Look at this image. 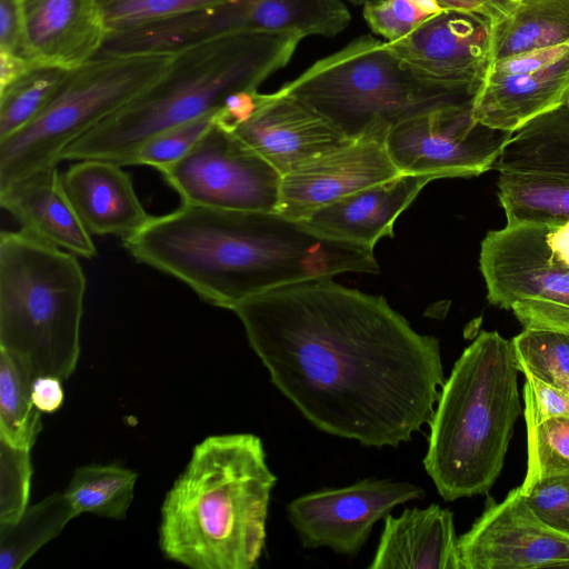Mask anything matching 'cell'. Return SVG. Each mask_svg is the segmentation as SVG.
Masks as SVG:
<instances>
[{
  "mask_svg": "<svg viewBox=\"0 0 569 569\" xmlns=\"http://www.w3.org/2000/svg\"><path fill=\"white\" fill-rule=\"evenodd\" d=\"M526 422H540L549 418H569V395L546 383L531 373H523Z\"/></svg>",
  "mask_w": 569,
  "mask_h": 569,
  "instance_id": "d590c367",
  "label": "cell"
},
{
  "mask_svg": "<svg viewBox=\"0 0 569 569\" xmlns=\"http://www.w3.org/2000/svg\"><path fill=\"white\" fill-rule=\"evenodd\" d=\"M34 378L20 358L0 348V439L17 448L31 449L42 429L31 398Z\"/></svg>",
  "mask_w": 569,
  "mask_h": 569,
  "instance_id": "4316f807",
  "label": "cell"
},
{
  "mask_svg": "<svg viewBox=\"0 0 569 569\" xmlns=\"http://www.w3.org/2000/svg\"><path fill=\"white\" fill-rule=\"evenodd\" d=\"M238 0H97L109 32H119Z\"/></svg>",
  "mask_w": 569,
  "mask_h": 569,
  "instance_id": "4dcf8cb0",
  "label": "cell"
},
{
  "mask_svg": "<svg viewBox=\"0 0 569 569\" xmlns=\"http://www.w3.org/2000/svg\"><path fill=\"white\" fill-rule=\"evenodd\" d=\"M561 106H563L569 111V87L567 88V90L565 92Z\"/></svg>",
  "mask_w": 569,
  "mask_h": 569,
  "instance_id": "b9f144b4",
  "label": "cell"
},
{
  "mask_svg": "<svg viewBox=\"0 0 569 569\" xmlns=\"http://www.w3.org/2000/svg\"><path fill=\"white\" fill-rule=\"evenodd\" d=\"M22 56L71 70L94 58L108 29L97 0H18Z\"/></svg>",
  "mask_w": 569,
  "mask_h": 569,
  "instance_id": "ac0fdd59",
  "label": "cell"
},
{
  "mask_svg": "<svg viewBox=\"0 0 569 569\" xmlns=\"http://www.w3.org/2000/svg\"><path fill=\"white\" fill-rule=\"evenodd\" d=\"M386 47L432 81L479 89L491 63L492 22L480 13L445 9Z\"/></svg>",
  "mask_w": 569,
  "mask_h": 569,
  "instance_id": "9a60e30c",
  "label": "cell"
},
{
  "mask_svg": "<svg viewBox=\"0 0 569 569\" xmlns=\"http://www.w3.org/2000/svg\"><path fill=\"white\" fill-rule=\"evenodd\" d=\"M446 9H461L480 13L488 18L485 7L477 0H438Z\"/></svg>",
  "mask_w": 569,
  "mask_h": 569,
  "instance_id": "60d3db41",
  "label": "cell"
},
{
  "mask_svg": "<svg viewBox=\"0 0 569 569\" xmlns=\"http://www.w3.org/2000/svg\"><path fill=\"white\" fill-rule=\"evenodd\" d=\"M301 39L295 33L240 32L174 53L156 82L72 141L61 161L103 159L128 166L153 136L217 112L233 92L258 90L289 63Z\"/></svg>",
  "mask_w": 569,
  "mask_h": 569,
  "instance_id": "277c9868",
  "label": "cell"
},
{
  "mask_svg": "<svg viewBox=\"0 0 569 569\" xmlns=\"http://www.w3.org/2000/svg\"><path fill=\"white\" fill-rule=\"evenodd\" d=\"M438 0H373L363 6V18L387 42L398 40L445 10Z\"/></svg>",
  "mask_w": 569,
  "mask_h": 569,
  "instance_id": "1f68e13d",
  "label": "cell"
},
{
  "mask_svg": "<svg viewBox=\"0 0 569 569\" xmlns=\"http://www.w3.org/2000/svg\"><path fill=\"white\" fill-rule=\"evenodd\" d=\"M481 3L492 24L508 18L517 8L520 0H477Z\"/></svg>",
  "mask_w": 569,
  "mask_h": 569,
  "instance_id": "ab89813d",
  "label": "cell"
},
{
  "mask_svg": "<svg viewBox=\"0 0 569 569\" xmlns=\"http://www.w3.org/2000/svg\"><path fill=\"white\" fill-rule=\"evenodd\" d=\"M276 483L258 436L207 437L164 497L162 553L192 569L256 568Z\"/></svg>",
  "mask_w": 569,
  "mask_h": 569,
  "instance_id": "3957f363",
  "label": "cell"
},
{
  "mask_svg": "<svg viewBox=\"0 0 569 569\" xmlns=\"http://www.w3.org/2000/svg\"><path fill=\"white\" fill-rule=\"evenodd\" d=\"M172 58L173 54L94 57L69 70L43 112L0 140V187L57 166L72 141L156 82Z\"/></svg>",
  "mask_w": 569,
  "mask_h": 569,
  "instance_id": "ba28073f",
  "label": "cell"
},
{
  "mask_svg": "<svg viewBox=\"0 0 569 569\" xmlns=\"http://www.w3.org/2000/svg\"><path fill=\"white\" fill-rule=\"evenodd\" d=\"M68 71L59 67H39L0 91V140L18 132L43 112Z\"/></svg>",
  "mask_w": 569,
  "mask_h": 569,
  "instance_id": "83f0119b",
  "label": "cell"
},
{
  "mask_svg": "<svg viewBox=\"0 0 569 569\" xmlns=\"http://www.w3.org/2000/svg\"><path fill=\"white\" fill-rule=\"evenodd\" d=\"M479 268L489 303L523 329L569 333V240L557 222H522L489 231Z\"/></svg>",
  "mask_w": 569,
  "mask_h": 569,
  "instance_id": "9c48e42d",
  "label": "cell"
},
{
  "mask_svg": "<svg viewBox=\"0 0 569 569\" xmlns=\"http://www.w3.org/2000/svg\"><path fill=\"white\" fill-rule=\"evenodd\" d=\"M159 172L184 204L278 210L282 174L216 121L181 159Z\"/></svg>",
  "mask_w": 569,
  "mask_h": 569,
  "instance_id": "30bf717a",
  "label": "cell"
},
{
  "mask_svg": "<svg viewBox=\"0 0 569 569\" xmlns=\"http://www.w3.org/2000/svg\"><path fill=\"white\" fill-rule=\"evenodd\" d=\"M526 423L528 467L520 488L549 476L569 473V418Z\"/></svg>",
  "mask_w": 569,
  "mask_h": 569,
  "instance_id": "f546056e",
  "label": "cell"
},
{
  "mask_svg": "<svg viewBox=\"0 0 569 569\" xmlns=\"http://www.w3.org/2000/svg\"><path fill=\"white\" fill-rule=\"evenodd\" d=\"M399 174L385 139L352 140L283 174L277 212L305 221L335 201Z\"/></svg>",
  "mask_w": 569,
  "mask_h": 569,
  "instance_id": "2e32d148",
  "label": "cell"
},
{
  "mask_svg": "<svg viewBox=\"0 0 569 569\" xmlns=\"http://www.w3.org/2000/svg\"><path fill=\"white\" fill-rule=\"evenodd\" d=\"M74 517L63 492H56L28 506L17 521L0 523V569L21 568Z\"/></svg>",
  "mask_w": 569,
  "mask_h": 569,
  "instance_id": "484cf974",
  "label": "cell"
},
{
  "mask_svg": "<svg viewBox=\"0 0 569 569\" xmlns=\"http://www.w3.org/2000/svg\"><path fill=\"white\" fill-rule=\"evenodd\" d=\"M458 551L461 569L569 568V533L540 519L519 486L500 502L487 499Z\"/></svg>",
  "mask_w": 569,
  "mask_h": 569,
  "instance_id": "4fadbf2b",
  "label": "cell"
},
{
  "mask_svg": "<svg viewBox=\"0 0 569 569\" xmlns=\"http://www.w3.org/2000/svg\"><path fill=\"white\" fill-rule=\"evenodd\" d=\"M0 49L22 54L21 16L18 0H0Z\"/></svg>",
  "mask_w": 569,
  "mask_h": 569,
  "instance_id": "8d00e7d4",
  "label": "cell"
},
{
  "mask_svg": "<svg viewBox=\"0 0 569 569\" xmlns=\"http://www.w3.org/2000/svg\"><path fill=\"white\" fill-rule=\"evenodd\" d=\"M0 523L17 521L28 508L32 467L30 449L0 439Z\"/></svg>",
  "mask_w": 569,
  "mask_h": 569,
  "instance_id": "836d02e7",
  "label": "cell"
},
{
  "mask_svg": "<svg viewBox=\"0 0 569 569\" xmlns=\"http://www.w3.org/2000/svg\"><path fill=\"white\" fill-rule=\"evenodd\" d=\"M87 279L78 256L31 233H0V348L34 377L67 380L80 355Z\"/></svg>",
  "mask_w": 569,
  "mask_h": 569,
  "instance_id": "8992f818",
  "label": "cell"
},
{
  "mask_svg": "<svg viewBox=\"0 0 569 569\" xmlns=\"http://www.w3.org/2000/svg\"><path fill=\"white\" fill-rule=\"evenodd\" d=\"M425 496L422 487L409 481L366 478L301 495L288 503L287 516L303 548L327 547L356 557L379 520L395 507Z\"/></svg>",
  "mask_w": 569,
  "mask_h": 569,
  "instance_id": "7c38bea8",
  "label": "cell"
},
{
  "mask_svg": "<svg viewBox=\"0 0 569 569\" xmlns=\"http://www.w3.org/2000/svg\"><path fill=\"white\" fill-rule=\"evenodd\" d=\"M279 90L309 104L351 140L386 139L410 118L473 102L478 91L418 74L369 34L316 61Z\"/></svg>",
  "mask_w": 569,
  "mask_h": 569,
  "instance_id": "52a82bcc",
  "label": "cell"
},
{
  "mask_svg": "<svg viewBox=\"0 0 569 569\" xmlns=\"http://www.w3.org/2000/svg\"><path fill=\"white\" fill-rule=\"evenodd\" d=\"M216 112L162 131L142 143L128 166H149L157 170L181 159L210 129Z\"/></svg>",
  "mask_w": 569,
  "mask_h": 569,
  "instance_id": "d6a6232c",
  "label": "cell"
},
{
  "mask_svg": "<svg viewBox=\"0 0 569 569\" xmlns=\"http://www.w3.org/2000/svg\"><path fill=\"white\" fill-rule=\"evenodd\" d=\"M138 473L122 466L87 465L78 467L63 495L74 516L93 513L123 520L133 500Z\"/></svg>",
  "mask_w": 569,
  "mask_h": 569,
  "instance_id": "d4e9b609",
  "label": "cell"
},
{
  "mask_svg": "<svg viewBox=\"0 0 569 569\" xmlns=\"http://www.w3.org/2000/svg\"><path fill=\"white\" fill-rule=\"evenodd\" d=\"M453 513L438 503L387 515L370 569H461Z\"/></svg>",
  "mask_w": 569,
  "mask_h": 569,
  "instance_id": "7402d4cb",
  "label": "cell"
},
{
  "mask_svg": "<svg viewBox=\"0 0 569 569\" xmlns=\"http://www.w3.org/2000/svg\"><path fill=\"white\" fill-rule=\"evenodd\" d=\"M61 379L54 376H38L32 381L31 398L40 412L53 413L63 403Z\"/></svg>",
  "mask_w": 569,
  "mask_h": 569,
  "instance_id": "74e56055",
  "label": "cell"
},
{
  "mask_svg": "<svg viewBox=\"0 0 569 569\" xmlns=\"http://www.w3.org/2000/svg\"><path fill=\"white\" fill-rule=\"evenodd\" d=\"M122 167L110 160L84 159L62 176L66 191L91 234L124 238L150 218Z\"/></svg>",
  "mask_w": 569,
  "mask_h": 569,
  "instance_id": "44dd1931",
  "label": "cell"
},
{
  "mask_svg": "<svg viewBox=\"0 0 569 569\" xmlns=\"http://www.w3.org/2000/svg\"><path fill=\"white\" fill-rule=\"evenodd\" d=\"M492 170L569 184V111L559 106L513 131Z\"/></svg>",
  "mask_w": 569,
  "mask_h": 569,
  "instance_id": "603a6c76",
  "label": "cell"
},
{
  "mask_svg": "<svg viewBox=\"0 0 569 569\" xmlns=\"http://www.w3.org/2000/svg\"><path fill=\"white\" fill-rule=\"evenodd\" d=\"M429 176L401 173L335 201L302 221L315 232L372 249L392 237L395 223L417 198Z\"/></svg>",
  "mask_w": 569,
  "mask_h": 569,
  "instance_id": "ffe728a7",
  "label": "cell"
},
{
  "mask_svg": "<svg viewBox=\"0 0 569 569\" xmlns=\"http://www.w3.org/2000/svg\"><path fill=\"white\" fill-rule=\"evenodd\" d=\"M472 103L438 108L391 129L385 142L399 171L436 180L492 170L511 132L477 121Z\"/></svg>",
  "mask_w": 569,
  "mask_h": 569,
  "instance_id": "8fae6325",
  "label": "cell"
},
{
  "mask_svg": "<svg viewBox=\"0 0 569 569\" xmlns=\"http://www.w3.org/2000/svg\"><path fill=\"white\" fill-rule=\"evenodd\" d=\"M569 87V44L491 62L472 103L480 123L513 132L562 104Z\"/></svg>",
  "mask_w": 569,
  "mask_h": 569,
  "instance_id": "5bb4252c",
  "label": "cell"
},
{
  "mask_svg": "<svg viewBox=\"0 0 569 569\" xmlns=\"http://www.w3.org/2000/svg\"><path fill=\"white\" fill-rule=\"evenodd\" d=\"M0 206L32 236L78 257L97 256L92 234L79 218L57 166L0 187Z\"/></svg>",
  "mask_w": 569,
  "mask_h": 569,
  "instance_id": "d6986e66",
  "label": "cell"
},
{
  "mask_svg": "<svg viewBox=\"0 0 569 569\" xmlns=\"http://www.w3.org/2000/svg\"><path fill=\"white\" fill-rule=\"evenodd\" d=\"M520 490L540 519L552 528L569 533V473L539 479Z\"/></svg>",
  "mask_w": 569,
  "mask_h": 569,
  "instance_id": "e575fe53",
  "label": "cell"
},
{
  "mask_svg": "<svg viewBox=\"0 0 569 569\" xmlns=\"http://www.w3.org/2000/svg\"><path fill=\"white\" fill-rule=\"evenodd\" d=\"M231 310L271 383L320 431L398 448L431 421L446 380L440 342L382 296L321 277Z\"/></svg>",
  "mask_w": 569,
  "mask_h": 569,
  "instance_id": "6da1fadb",
  "label": "cell"
},
{
  "mask_svg": "<svg viewBox=\"0 0 569 569\" xmlns=\"http://www.w3.org/2000/svg\"><path fill=\"white\" fill-rule=\"evenodd\" d=\"M563 44H569V0H520L508 18L492 24L491 62Z\"/></svg>",
  "mask_w": 569,
  "mask_h": 569,
  "instance_id": "cb8c5ba5",
  "label": "cell"
},
{
  "mask_svg": "<svg viewBox=\"0 0 569 569\" xmlns=\"http://www.w3.org/2000/svg\"><path fill=\"white\" fill-rule=\"evenodd\" d=\"M230 130L282 176L352 141L309 104L279 89L259 92L252 113Z\"/></svg>",
  "mask_w": 569,
  "mask_h": 569,
  "instance_id": "e0dca14e",
  "label": "cell"
},
{
  "mask_svg": "<svg viewBox=\"0 0 569 569\" xmlns=\"http://www.w3.org/2000/svg\"><path fill=\"white\" fill-rule=\"evenodd\" d=\"M350 1L351 3L356 4V6H360V4H367L368 2H371L373 0H348Z\"/></svg>",
  "mask_w": 569,
  "mask_h": 569,
  "instance_id": "7bdbcfd3",
  "label": "cell"
},
{
  "mask_svg": "<svg viewBox=\"0 0 569 569\" xmlns=\"http://www.w3.org/2000/svg\"><path fill=\"white\" fill-rule=\"evenodd\" d=\"M39 67L46 66H40L22 54L0 49V91Z\"/></svg>",
  "mask_w": 569,
  "mask_h": 569,
  "instance_id": "f35d334b",
  "label": "cell"
},
{
  "mask_svg": "<svg viewBox=\"0 0 569 569\" xmlns=\"http://www.w3.org/2000/svg\"><path fill=\"white\" fill-rule=\"evenodd\" d=\"M123 246L201 299L231 310L274 288L341 273H378L373 250L323 237L272 211L184 204L150 217Z\"/></svg>",
  "mask_w": 569,
  "mask_h": 569,
  "instance_id": "7a4b0ae2",
  "label": "cell"
},
{
  "mask_svg": "<svg viewBox=\"0 0 569 569\" xmlns=\"http://www.w3.org/2000/svg\"><path fill=\"white\" fill-rule=\"evenodd\" d=\"M511 342L520 372L569 395V333L523 329Z\"/></svg>",
  "mask_w": 569,
  "mask_h": 569,
  "instance_id": "f1b7e54d",
  "label": "cell"
},
{
  "mask_svg": "<svg viewBox=\"0 0 569 569\" xmlns=\"http://www.w3.org/2000/svg\"><path fill=\"white\" fill-rule=\"evenodd\" d=\"M511 340L480 331L445 380L429 422L426 472L445 501L483 495L499 477L521 413Z\"/></svg>",
  "mask_w": 569,
  "mask_h": 569,
  "instance_id": "5b68a950",
  "label": "cell"
}]
</instances>
